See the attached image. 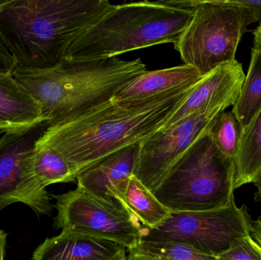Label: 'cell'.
I'll list each match as a JSON object with an SVG mask.
<instances>
[{"instance_id":"obj_28","label":"cell","mask_w":261,"mask_h":260,"mask_svg":"<svg viewBox=\"0 0 261 260\" xmlns=\"http://www.w3.org/2000/svg\"><path fill=\"white\" fill-rule=\"evenodd\" d=\"M254 186L257 187V192L255 194V200L261 203V174L257 181L254 183Z\"/></svg>"},{"instance_id":"obj_10","label":"cell","mask_w":261,"mask_h":260,"mask_svg":"<svg viewBox=\"0 0 261 260\" xmlns=\"http://www.w3.org/2000/svg\"><path fill=\"white\" fill-rule=\"evenodd\" d=\"M225 107L197 111L179 123L160 129L140 143L133 177L152 192L186 152L210 130Z\"/></svg>"},{"instance_id":"obj_22","label":"cell","mask_w":261,"mask_h":260,"mask_svg":"<svg viewBox=\"0 0 261 260\" xmlns=\"http://www.w3.org/2000/svg\"><path fill=\"white\" fill-rule=\"evenodd\" d=\"M216 260H261V246L250 235L216 256Z\"/></svg>"},{"instance_id":"obj_26","label":"cell","mask_w":261,"mask_h":260,"mask_svg":"<svg viewBox=\"0 0 261 260\" xmlns=\"http://www.w3.org/2000/svg\"><path fill=\"white\" fill-rule=\"evenodd\" d=\"M6 238L7 235L3 230H0V260H4L6 254Z\"/></svg>"},{"instance_id":"obj_7","label":"cell","mask_w":261,"mask_h":260,"mask_svg":"<svg viewBox=\"0 0 261 260\" xmlns=\"http://www.w3.org/2000/svg\"><path fill=\"white\" fill-rule=\"evenodd\" d=\"M251 215L246 206H229L203 212H172L156 228L144 227L141 241L185 244L208 256H219L242 238L251 235Z\"/></svg>"},{"instance_id":"obj_19","label":"cell","mask_w":261,"mask_h":260,"mask_svg":"<svg viewBox=\"0 0 261 260\" xmlns=\"http://www.w3.org/2000/svg\"><path fill=\"white\" fill-rule=\"evenodd\" d=\"M126 204L138 221L150 230L167 221L172 213L151 191L134 177L127 188Z\"/></svg>"},{"instance_id":"obj_1","label":"cell","mask_w":261,"mask_h":260,"mask_svg":"<svg viewBox=\"0 0 261 260\" xmlns=\"http://www.w3.org/2000/svg\"><path fill=\"white\" fill-rule=\"evenodd\" d=\"M194 86L141 103L112 99L73 120L49 126L38 141L59 153L77 177L161 129Z\"/></svg>"},{"instance_id":"obj_4","label":"cell","mask_w":261,"mask_h":260,"mask_svg":"<svg viewBox=\"0 0 261 260\" xmlns=\"http://www.w3.org/2000/svg\"><path fill=\"white\" fill-rule=\"evenodd\" d=\"M193 12L194 0L113 5L72 44L66 59H109L158 44H175L191 21Z\"/></svg>"},{"instance_id":"obj_3","label":"cell","mask_w":261,"mask_h":260,"mask_svg":"<svg viewBox=\"0 0 261 260\" xmlns=\"http://www.w3.org/2000/svg\"><path fill=\"white\" fill-rule=\"evenodd\" d=\"M147 71L141 58L64 59L44 70L17 67L14 77L38 101L49 126L73 120L110 102L118 90Z\"/></svg>"},{"instance_id":"obj_14","label":"cell","mask_w":261,"mask_h":260,"mask_svg":"<svg viewBox=\"0 0 261 260\" xmlns=\"http://www.w3.org/2000/svg\"><path fill=\"white\" fill-rule=\"evenodd\" d=\"M202 77L193 67L186 64L145 71L118 90L113 101L125 104L148 102L194 86Z\"/></svg>"},{"instance_id":"obj_2","label":"cell","mask_w":261,"mask_h":260,"mask_svg":"<svg viewBox=\"0 0 261 260\" xmlns=\"http://www.w3.org/2000/svg\"><path fill=\"white\" fill-rule=\"evenodd\" d=\"M113 6L108 0L0 1V31L17 67L51 68Z\"/></svg>"},{"instance_id":"obj_16","label":"cell","mask_w":261,"mask_h":260,"mask_svg":"<svg viewBox=\"0 0 261 260\" xmlns=\"http://www.w3.org/2000/svg\"><path fill=\"white\" fill-rule=\"evenodd\" d=\"M234 162V189L257 181L261 174V109L242 131Z\"/></svg>"},{"instance_id":"obj_5","label":"cell","mask_w":261,"mask_h":260,"mask_svg":"<svg viewBox=\"0 0 261 260\" xmlns=\"http://www.w3.org/2000/svg\"><path fill=\"white\" fill-rule=\"evenodd\" d=\"M236 162L203 134L176 162L153 195L171 212H203L234 200Z\"/></svg>"},{"instance_id":"obj_20","label":"cell","mask_w":261,"mask_h":260,"mask_svg":"<svg viewBox=\"0 0 261 260\" xmlns=\"http://www.w3.org/2000/svg\"><path fill=\"white\" fill-rule=\"evenodd\" d=\"M128 251L127 260H216L185 244L168 241H141Z\"/></svg>"},{"instance_id":"obj_24","label":"cell","mask_w":261,"mask_h":260,"mask_svg":"<svg viewBox=\"0 0 261 260\" xmlns=\"http://www.w3.org/2000/svg\"><path fill=\"white\" fill-rule=\"evenodd\" d=\"M239 4L250 9L255 22L261 24V0H236Z\"/></svg>"},{"instance_id":"obj_25","label":"cell","mask_w":261,"mask_h":260,"mask_svg":"<svg viewBox=\"0 0 261 260\" xmlns=\"http://www.w3.org/2000/svg\"><path fill=\"white\" fill-rule=\"evenodd\" d=\"M251 235L261 246V215L251 222Z\"/></svg>"},{"instance_id":"obj_17","label":"cell","mask_w":261,"mask_h":260,"mask_svg":"<svg viewBox=\"0 0 261 260\" xmlns=\"http://www.w3.org/2000/svg\"><path fill=\"white\" fill-rule=\"evenodd\" d=\"M29 168L37 183L45 189L55 183L76 180L70 163L52 148L37 141L29 159Z\"/></svg>"},{"instance_id":"obj_9","label":"cell","mask_w":261,"mask_h":260,"mask_svg":"<svg viewBox=\"0 0 261 260\" xmlns=\"http://www.w3.org/2000/svg\"><path fill=\"white\" fill-rule=\"evenodd\" d=\"M48 127L47 122H43L8 131L0 138V210L20 203L38 215L51 212L47 190L37 183L29 168L35 143Z\"/></svg>"},{"instance_id":"obj_21","label":"cell","mask_w":261,"mask_h":260,"mask_svg":"<svg viewBox=\"0 0 261 260\" xmlns=\"http://www.w3.org/2000/svg\"><path fill=\"white\" fill-rule=\"evenodd\" d=\"M242 130L236 118L229 111H222L215 118L208 134L219 151L236 160Z\"/></svg>"},{"instance_id":"obj_18","label":"cell","mask_w":261,"mask_h":260,"mask_svg":"<svg viewBox=\"0 0 261 260\" xmlns=\"http://www.w3.org/2000/svg\"><path fill=\"white\" fill-rule=\"evenodd\" d=\"M261 109V49L251 50V62L240 96L233 105L232 114L242 131L248 128Z\"/></svg>"},{"instance_id":"obj_27","label":"cell","mask_w":261,"mask_h":260,"mask_svg":"<svg viewBox=\"0 0 261 260\" xmlns=\"http://www.w3.org/2000/svg\"><path fill=\"white\" fill-rule=\"evenodd\" d=\"M254 48L261 49V24L253 31Z\"/></svg>"},{"instance_id":"obj_6","label":"cell","mask_w":261,"mask_h":260,"mask_svg":"<svg viewBox=\"0 0 261 260\" xmlns=\"http://www.w3.org/2000/svg\"><path fill=\"white\" fill-rule=\"evenodd\" d=\"M254 22L250 9L236 0H194L193 18L175 49L184 64L205 76L236 60L244 34Z\"/></svg>"},{"instance_id":"obj_15","label":"cell","mask_w":261,"mask_h":260,"mask_svg":"<svg viewBox=\"0 0 261 260\" xmlns=\"http://www.w3.org/2000/svg\"><path fill=\"white\" fill-rule=\"evenodd\" d=\"M47 122L38 101L14 77L0 72V133L16 131Z\"/></svg>"},{"instance_id":"obj_8","label":"cell","mask_w":261,"mask_h":260,"mask_svg":"<svg viewBox=\"0 0 261 260\" xmlns=\"http://www.w3.org/2000/svg\"><path fill=\"white\" fill-rule=\"evenodd\" d=\"M54 197L55 229L110 240L127 250L142 239L144 227L130 211L108 204L82 188Z\"/></svg>"},{"instance_id":"obj_13","label":"cell","mask_w":261,"mask_h":260,"mask_svg":"<svg viewBox=\"0 0 261 260\" xmlns=\"http://www.w3.org/2000/svg\"><path fill=\"white\" fill-rule=\"evenodd\" d=\"M33 260H127L124 246L83 234L61 232L47 238L34 252Z\"/></svg>"},{"instance_id":"obj_11","label":"cell","mask_w":261,"mask_h":260,"mask_svg":"<svg viewBox=\"0 0 261 260\" xmlns=\"http://www.w3.org/2000/svg\"><path fill=\"white\" fill-rule=\"evenodd\" d=\"M245 79L242 64L237 60L222 64L192 89L161 129L170 128L197 111L234 105Z\"/></svg>"},{"instance_id":"obj_12","label":"cell","mask_w":261,"mask_h":260,"mask_svg":"<svg viewBox=\"0 0 261 260\" xmlns=\"http://www.w3.org/2000/svg\"><path fill=\"white\" fill-rule=\"evenodd\" d=\"M139 146L140 143L127 147L80 174L76 177L78 187L108 204L130 211L126 191L138 161Z\"/></svg>"},{"instance_id":"obj_23","label":"cell","mask_w":261,"mask_h":260,"mask_svg":"<svg viewBox=\"0 0 261 260\" xmlns=\"http://www.w3.org/2000/svg\"><path fill=\"white\" fill-rule=\"evenodd\" d=\"M18 64L8 47L0 31V72L13 73Z\"/></svg>"}]
</instances>
